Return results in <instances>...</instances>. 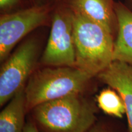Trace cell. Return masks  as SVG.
Segmentation results:
<instances>
[{
    "mask_svg": "<svg viewBox=\"0 0 132 132\" xmlns=\"http://www.w3.org/2000/svg\"><path fill=\"white\" fill-rule=\"evenodd\" d=\"M73 12L75 66L94 77L114 61V36L100 24Z\"/></svg>",
    "mask_w": 132,
    "mask_h": 132,
    "instance_id": "obj_2",
    "label": "cell"
},
{
    "mask_svg": "<svg viewBox=\"0 0 132 132\" xmlns=\"http://www.w3.org/2000/svg\"><path fill=\"white\" fill-rule=\"evenodd\" d=\"M56 5L30 6L25 9L1 14V62L7 59L15 46L29 32L52 23V13Z\"/></svg>",
    "mask_w": 132,
    "mask_h": 132,
    "instance_id": "obj_5",
    "label": "cell"
},
{
    "mask_svg": "<svg viewBox=\"0 0 132 132\" xmlns=\"http://www.w3.org/2000/svg\"><path fill=\"white\" fill-rule=\"evenodd\" d=\"M30 6H45L56 5L62 2V0H28Z\"/></svg>",
    "mask_w": 132,
    "mask_h": 132,
    "instance_id": "obj_14",
    "label": "cell"
},
{
    "mask_svg": "<svg viewBox=\"0 0 132 132\" xmlns=\"http://www.w3.org/2000/svg\"><path fill=\"white\" fill-rule=\"evenodd\" d=\"M103 83L116 90L122 98L128 120V132H132V65L113 61L97 75Z\"/></svg>",
    "mask_w": 132,
    "mask_h": 132,
    "instance_id": "obj_7",
    "label": "cell"
},
{
    "mask_svg": "<svg viewBox=\"0 0 132 132\" xmlns=\"http://www.w3.org/2000/svg\"><path fill=\"white\" fill-rule=\"evenodd\" d=\"M87 132H119L110 125L102 122H96Z\"/></svg>",
    "mask_w": 132,
    "mask_h": 132,
    "instance_id": "obj_13",
    "label": "cell"
},
{
    "mask_svg": "<svg viewBox=\"0 0 132 132\" xmlns=\"http://www.w3.org/2000/svg\"><path fill=\"white\" fill-rule=\"evenodd\" d=\"M23 132H41L34 120H29L26 123Z\"/></svg>",
    "mask_w": 132,
    "mask_h": 132,
    "instance_id": "obj_15",
    "label": "cell"
},
{
    "mask_svg": "<svg viewBox=\"0 0 132 132\" xmlns=\"http://www.w3.org/2000/svg\"><path fill=\"white\" fill-rule=\"evenodd\" d=\"M93 77L75 66H47L36 71L24 87L26 111L44 102L82 93Z\"/></svg>",
    "mask_w": 132,
    "mask_h": 132,
    "instance_id": "obj_3",
    "label": "cell"
},
{
    "mask_svg": "<svg viewBox=\"0 0 132 132\" xmlns=\"http://www.w3.org/2000/svg\"><path fill=\"white\" fill-rule=\"evenodd\" d=\"M21 0H0V10L1 14L14 12L15 9L20 6Z\"/></svg>",
    "mask_w": 132,
    "mask_h": 132,
    "instance_id": "obj_12",
    "label": "cell"
},
{
    "mask_svg": "<svg viewBox=\"0 0 132 132\" xmlns=\"http://www.w3.org/2000/svg\"><path fill=\"white\" fill-rule=\"evenodd\" d=\"M39 50L37 39L29 38L21 43L3 62L0 70L1 106L25 87L37 61Z\"/></svg>",
    "mask_w": 132,
    "mask_h": 132,
    "instance_id": "obj_6",
    "label": "cell"
},
{
    "mask_svg": "<svg viewBox=\"0 0 132 132\" xmlns=\"http://www.w3.org/2000/svg\"><path fill=\"white\" fill-rule=\"evenodd\" d=\"M97 107L82 93L41 103L31 111L41 132H87L96 123Z\"/></svg>",
    "mask_w": 132,
    "mask_h": 132,
    "instance_id": "obj_1",
    "label": "cell"
},
{
    "mask_svg": "<svg viewBox=\"0 0 132 132\" xmlns=\"http://www.w3.org/2000/svg\"><path fill=\"white\" fill-rule=\"evenodd\" d=\"M24 87L9 100L0 113V132H23L27 111Z\"/></svg>",
    "mask_w": 132,
    "mask_h": 132,
    "instance_id": "obj_10",
    "label": "cell"
},
{
    "mask_svg": "<svg viewBox=\"0 0 132 132\" xmlns=\"http://www.w3.org/2000/svg\"><path fill=\"white\" fill-rule=\"evenodd\" d=\"M52 28L40 62L48 67H73L75 64L73 12L62 2L52 13Z\"/></svg>",
    "mask_w": 132,
    "mask_h": 132,
    "instance_id": "obj_4",
    "label": "cell"
},
{
    "mask_svg": "<svg viewBox=\"0 0 132 132\" xmlns=\"http://www.w3.org/2000/svg\"><path fill=\"white\" fill-rule=\"evenodd\" d=\"M98 108L112 116L122 118L126 113L123 101L119 93L110 87L102 90L97 97Z\"/></svg>",
    "mask_w": 132,
    "mask_h": 132,
    "instance_id": "obj_11",
    "label": "cell"
},
{
    "mask_svg": "<svg viewBox=\"0 0 132 132\" xmlns=\"http://www.w3.org/2000/svg\"><path fill=\"white\" fill-rule=\"evenodd\" d=\"M127 1L129 3V4L131 5V6L132 7V0H127Z\"/></svg>",
    "mask_w": 132,
    "mask_h": 132,
    "instance_id": "obj_16",
    "label": "cell"
},
{
    "mask_svg": "<svg viewBox=\"0 0 132 132\" xmlns=\"http://www.w3.org/2000/svg\"><path fill=\"white\" fill-rule=\"evenodd\" d=\"M73 11L103 26L114 36L118 31V20L114 0H62Z\"/></svg>",
    "mask_w": 132,
    "mask_h": 132,
    "instance_id": "obj_8",
    "label": "cell"
},
{
    "mask_svg": "<svg viewBox=\"0 0 132 132\" xmlns=\"http://www.w3.org/2000/svg\"><path fill=\"white\" fill-rule=\"evenodd\" d=\"M118 31L114 45L113 60L132 65V11L120 1L115 2Z\"/></svg>",
    "mask_w": 132,
    "mask_h": 132,
    "instance_id": "obj_9",
    "label": "cell"
}]
</instances>
